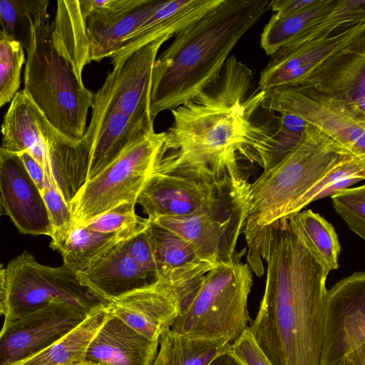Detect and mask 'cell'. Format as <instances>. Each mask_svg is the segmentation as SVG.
<instances>
[{
  "mask_svg": "<svg viewBox=\"0 0 365 365\" xmlns=\"http://www.w3.org/2000/svg\"><path fill=\"white\" fill-rule=\"evenodd\" d=\"M248 261L265 289L249 331L273 365H320L330 271L309 245L297 212L245 229Z\"/></svg>",
  "mask_w": 365,
  "mask_h": 365,
  "instance_id": "cell-1",
  "label": "cell"
},
{
  "mask_svg": "<svg viewBox=\"0 0 365 365\" xmlns=\"http://www.w3.org/2000/svg\"><path fill=\"white\" fill-rule=\"evenodd\" d=\"M252 77L232 55L215 83L170 110L173 122L164 131L153 173L240 171L245 131L264 95L259 90L248 96Z\"/></svg>",
  "mask_w": 365,
  "mask_h": 365,
  "instance_id": "cell-2",
  "label": "cell"
},
{
  "mask_svg": "<svg viewBox=\"0 0 365 365\" xmlns=\"http://www.w3.org/2000/svg\"><path fill=\"white\" fill-rule=\"evenodd\" d=\"M269 3L220 0L178 32L154 63L152 119L191 101L215 83L235 46L269 10Z\"/></svg>",
  "mask_w": 365,
  "mask_h": 365,
  "instance_id": "cell-3",
  "label": "cell"
},
{
  "mask_svg": "<svg viewBox=\"0 0 365 365\" xmlns=\"http://www.w3.org/2000/svg\"><path fill=\"white\" fill-rule=\"evenodd\" d=\"M356 158L308 124L301 143L277 166L251 183L244 229L267 225L295 213L301 199L341 164Z\"/></svg>",
  "mask_w": 365,
  "mask_h": 365,
  "instance_id": "cell-4",
  "label": "cell"
},
{
  "mask_svg": "<svg viewBox=\"0 0 365 365\" xmlns=\"http://www.w3.org/2000/svg\"><path fill=\"white\" fill-rule=\"evenodd\" d=\"M26 52L24 91L56 131L72 141H80L87 128L94 93L56 48L52 24L32 29Z\"/></svg>",
  "mask_w": 365,
  "mask_h": 365,
  "instance_id": "cell-5",
  "label": "cell"
},
{
  "mask_svg": "<svg viewBox=\"0 0 365 365\" xmlns=\"http://www.w3.org/2000/svg\"><path fill=\"white\" fill-rule=\"evenodd\" d=\"M252 284V271L245 263L234 259L214 266L171 330L188 336L235 341L249 328L247 302Z\"/></svg>",
  "mask_w": 365,
  "mask_h": 365,
  "instance_id": "cell-6",
  "label": "cell"
},
{
  "mask_svg": "<svg viewBox=\"0 0 365 365\" xmlns=\"http://www.w3.org/2000/svg\"><path fill=\"white\" fill-rule=\"evenodd\" d=\"M68 302L92 314L108 306L80 281L78 274L63 264L38 262L28 252L12 259L0 270V312L3 326L53 302Z\"/></svg>",
  "mask_w": 365,
  "mask_h": 365,
  "instance_id": "cell-7",
  "label": "cell"
},
{
  "mask_svg": "<svg viewBox=\"0 0 365 365\" xmlns=\"http://www.w3.org/2000/svg\"><path fill=\"white\" fill-rule=\"evenodd\" d=\"M250 185L241 172L153 173L137 203L150 220L160 216L185 217L247 197Z\"/></svg>",
  "mask_w": 365,
  "mask_h": 365,
  "instance_id": "cell-8",
  "label": "cell"
},
{
  "mask_svg": "<svg viewBox=\"0 0 365 365\" xmlns=\"http://www.w3.org/2000/svg\"><path fill=\"white\" fill-rule=\"evenodd\" d=\"M164 134L147 135L83 184L70 204L76 224L85 225L125 202L137 204L152 175Z\"/></svg>",
  "mask_w": 365,
  "mask_h": 365,
  "instance_id": "cell-9",
  "label": "cell"
},
{
  "mask_svg": "<svg viewBox=\"0 0 365 365\" xmlns=\"http://www.w3.org/2000/svg\"><path fill=\"white\" fill-rule=\"evenodd\" d=\"M165 36L138 48L108 74L93 96L92 116L83 141L92 150L105 120L113 112H122L135 120L152 119L150 113L154 63Z\"/></svg>",
  "mask_w": 365,
  "mask_h": 365,
  "instance_id": "cell-10",
  "label": "cell"
},
{
  "mask_svg": "<svg viewBox=\"0 0 365 365\" xmlns=\"http://www.w3.org/2000/svg\"><path fill=\"white\" fill-rule=\"evenodd\" d=\"M260 108L302 118L353 155L365 160V128L344 101L296 86L264 91Z\"/></svg>",
  "mask_w": 365,
  "mask_h": 365,
  "instance_id": "cell-11",
  "label": "cell"
},
{
  "mask_svg": "<svg viewBox=\"0 0 365 365\" xmlns=\"http://www.w3.org/2000/svg\"><path fill=\"white\" fill-rule=\"evenodd\" d=\"M248 196L202 213L160 216L150 220L181 237L200 260L215 266L234 260L237 240L247 217Z\"/></svg>",
  "mask_w": 365,
  "mask_h": 365,
  "instance_id": "cell-12",
  "label": "cell"
},
{
  "mask_svg": "<svg viewBox=\"0 0 365 365\" xmlns=\"http://www.w3.org/2000/svg\"><path fill=\"white\" fill-rule=\"evenodd\" d=\"M365 342V271L327 289L320 365H337Z\"/></svg>",
  "mask_w": 365,
  "mask_h": 365,
  "instance_id": "cell-13",
  "label": "cell"
},
{
  "mask_svg": "<svg viewBox=\"0 0 365 365\" xmlns=\"http://www.w3.org/2000/svg\"><path fill=\"white\" fill-rule=\"evenodd\" d=\"M91 314L56 302L3 326L0 365H14L46 349L81 324Z\"/></svg>",
  "mask_w": 365,
  "mask_h": 365,
  "instance_id": "cell-14",
  "label": "cell"
},
{
  "mask_svg": "<svg viewBox=\"0 0 365 365\" xmlns=\"http://www.w3.org/2000/svg\"><path fill=\"white\" fill-rule=\"evenodd\" d=\"M1 206L18 230L25 235H53L42 192L17 154L0 150Z\"/></svg>",
  "mask_w": 365,
  "mask_h": 365,
  "instance_id": "cell-15",
  "label": "cell"
},
{
  "mask_svg": "<svg viewBox=\"0 0 365 365\" xmlns=\"http://www.w3.org/2000/svg\"><path fill=\"white\" fill-rule=\"evenodd\" d=\"M365 31V21L301 45L283 48L260 73L259 90L299 85L317 66Z\"/></svg>",
  "mask_w": 365,
  "mask_h": 365,
  "instance_id": "cell-16",
  "label": "cell"
},
{
  "mask_svg": "<svg viewBox=\"0 0 365 365\" xmlns=\"http://www.w3.org/2000/svg\"><path fill=\"white\" fill-rule=\"evenodd\" d=\"M162 0H89L91 61L110 58Z\"/></svg>",
  "mask_w": 365,
  "mask_h": 365,
  "instance_id": "cell-17",
  "label": "cell"
},
{
  "mask_svg": "<svg viewBox=\"0 0 365 365\" xmlns=\"http://www.w3.org/2000/svg\"><path fill=\"white\" fill-rule=\"evenodd\" d=\"M355 104L365 98V31L298 85Z\"/></svg>",
  "mask_w": 365,
  "mask_h": 365,
  "instance_id": "cell-18",
  "label": "cell"
},
{
  "mask_svg": "<svg viewBox=\"0 0 365 365\" xmlns=\"http://www.w3.org/2000/svg\"><path fill=\"white\" fill-rule=\"evenodd\" d=\"M107 309L150 341H158L181 312L177 298L157 281L109 302Z\"/></svg>",
  "mask_w": 365,
  "mask_h": 365,
  "instance_id": "cell-19",
  "label": "cell"
},
{
  "mask_svg": "<svg viewBox=\"0 0 365 365\" xmlns=\"http://www.w3.org/2000/svg\"><path fill=\"white\" fill-rule=\"evenodd\" d=\"M159 340L150 341L108 312L91 341L86 365H153Z\"/></svg>",
  "mask_w": 365,
  "mask_h": 365,
  "instance_id": "cell-20",
  "label": "cell"
},
{
  "mask_svg": "<svg viewBox=\"0 0 365 365\" xmlns=\"http://www.w3.org/2000/svg\"><path fill=\"white\" fill-rule=\"evenodd\" d=\"M126 240L118 242L89 267L77 273L83 284L108 302L157 281L155 276L142 269L130 257Z\"/></svg>",
  "mask_w": 365,
  "mask_h": 365,
  "instance_id": "cell-21",
  "label": "cell"
},
{
  "mask_svg": "<svg viewBox=\"0 0 365 365\" xmlns=\"http://www.w3.org/2000/svg\"><path fill=\"white\" fill-rule=\"evenodd\" d=\"M220 0H162L157 9L123 42L111 58L113 66L128 55L163 36H175L202 17Z\"/></svg>",
  "mask_w": 365,
  "mask_h": 365,
  "instance_id": "cell-22",
  "label": "cell"
},
{
  "mask_svg": "<svg viewBox=\"0 0 365 365\" xmlns=\"http://www.w3.org/2000/svg\"><path fill=\"white\" fill-rule=\"evenodd\" d=\"M38 118L55 183L70 207L86 182L91 153L81 140L72 141L56 131L38 109Z\"/></svg>",
  "mask_w": 365,
  "mask_h": 365,
  "instance_id": "cell-23",
  "label": "cell"
},
{
  "mask_svg": "<svg viewBox=\"0 0 365 365\" xmlns=\"http://www.w3.org/2000/svg\"><path fill=\"white\" fill-rule=\"evenodd\" d=\"M0 150L20 154L29 152L43 168L46 179L54 181L38 118V108L24 90L11 101L1 125Z\"/></svg>",
  "mask_w": 365,
  "mask_h": 365,
  "instance_id": "cell-24",
  "label": "cell"
},
{
  "mask_svg": "<svg viewBox=\"0 0 365 365\" xmlns=\"http://www.w3.org/2000/svg\"><path fill=\"white\" fill-rule=\"evenodd\" d=\"M151 119L135 120L122 112L104 121L93 144L86 182L116 160L127 148L155 131Z\"/></svg>",
  "mask_w": 365,
  "mask_h": 365,
  "instance_id": "cell-25",
  "label": "cell"
},
{
  "mask_svg": "<svg viewBox=\"0 0 365 365\" xmlns=\"http://www.w3.org/2000/svg\"><path fill=\"white\" fill-rule=\"evenodd\" d=\"M89 13V0H59L52 24L56 48L72 63L81 77L84 67L91 62L87 31Z\"/></svg>",
  "mask_w": 365,
  "mask_h": 365,
  "instance_id": "cell-26",
  "label": "cell"
},
{
  "mask_svg": "<svg viewBox=\"0 0 365 365\" xmlns=\"http://www.w3.org/2000/svg\"><path fill=\"white\" fill-rule=\"evenodd\" d=\"M306 133L307 130L299 133L288 128L279 115L259 125L251 120L245 131L243 155L259 163L264 170L262 174H266L301 143Z\"/></svg>",
  "mask_w": 365,
  "mask_h": 365,
  "instance_id": "cell-27",
  "label": "cell"
},
{
  "mask_svg": "<svg viewBox=\"0 0 365 365\" xmlns=\"http://www.w3.org/2000/svg\"><path fill=\"white\" fill-rule=\"evenodd\" d=\"M106 307L91 314L77 327L46 349L14 365L84 364L88 347L108 315Z\"/></svg>",
  "mask_w": 365,
  "mask_h": 365,
  "instance_id": "cell-28",
  "label": "cell"
},
{
  "mask_svg": "<svg viewBox=\"0 0 365 365\" xmlns=\"http://www.w3.org/2000/svg\"><path fill=\"white\" fill-rule=\"evenodd\" d=\"M230 344L224 339L181 335L168 328L160 337L153 365H209L227 352Z\"/></svg>",
  "mask_w": 365,
  "mask_h": 365,
  "instance_id": "cell-29",
  "label": "cell"
},
{
  "mask_svg": "<svg viewBox=\"0 0 365 365\" xmlns=\"http://www.w3.org/2000/svg\"><path fill=\"white\" fill-rule=\"evenodd\" d=\"M135 235L102 233L76 223L59 252L63 264L78 273L89 267L116 244Z\"/></svg>",
  "mask_w": 365,
  "mask_h": 365,
  "instance_id": "cell-30",
  "label": "cell"
},
{
  "mask_svg": "<svg viewBox=\"0 0 365 365\" xmlns=\"http://www.w3.org/2000/svg\"><path fill=\"white\" fill-rule=\"evenodd\" d=\"M339 0H315L302 11L286 19L271 16L262 31L260 44L267 55L273 56L290 44L306 29L328 14Z\"/></svg>",
  "mask_w": 365,
  "mask_h": 365,
  "instance_id": "cell-31",
  "label": "cell"
},
{
  "mask_svg": "<svg viewBox=\"0 0 365 365\" xmlns=\"http://www.w3.org/2000/svg\"><path fill=\"white\" fill-rule=\"evenodd\" d=\"M147 219L145 232L153 252L158 278L202 261L187 241Z\"/></svg>",
  "mask_w": 365,
  "mask_h": 365,
  "instance_id": "cell-32",
  "label": "cell"
},
{
  "mask_svg": "<svg viewBox=\"0 0 365 365\" xmlns=\"http://www.w3.org/2000/svg\"><path fill=\"white\" fill-rule=\"evenodd\" d=\"M48 5L47 0H1V31L27 50L32 29L49 23Z\"/></svg>",
  "mask_w": 365,
  "mask_h": 365,
  "instance_id": "cell-33",
  "label": "cell"
},
{
  "mask_svg": "<svg viewBox=\"0 0 365 365\" xmlns=\"http://www.w3.org/2000/svg\"><path fill=\"white\" fill-rule=\"evenodd\" d=\"M302 230L312 249L331 272L339 267L341 246L333 225L312 210L297 212Z\"/></svg>",
  "mask_w": 365,
  "mask_h": 365,
  "instance_id": "cell-34",
  "label": "cell"
},
{
  "mask_svg": "<svg viewBox=\"0 0 365 365\" xmlns=\"http://www.w3.org/2000/svg\"><path fill=\"white\" fill-rule=\"evenodd\" d=\"M365 180V160L354 158L336 167L298 202L295 213L309 203L334 194Z\"/></svg>",
  "mask_w": 365,
  "mask_h": 365,
  "instance_id": "cell-35",
  "label": "cell"
},
{
  "mask_svg": "<svg viewBox=\"0 0 365 365\" xmlns=\"http://www.w3.org/2000/svg\"><path fill=\"white\" fill-rule=\"evenodd\" d=\"M25 62L24 47L0 32V106L11 102L21 84V72Z\"/></svg>",
  "mask_w": 365,
  "mask_h": 365,
  "instance_id": "cell-36",
  "label": "cell"
},
{
  "mask_svg": "<svg viewBox=\"0 0 365 365\" xmlns=\"http://www.w3.org/2000/svg\"><path fill=\"white\" fill-rule=\"evenodd\" d=\"M41 192L53 227L51 247L59 252L75 225L76 221L69 205L60 193L56 184L48 182Z\"/></svg>",
  "mask_w": 365,
  "mask_h": 365,
  "instance_id": "cell-37",
  "label": "cell"
},
{
  "mask_svg": "<svg viewBox=\"0 0 365 365\" xmlns=\"http://www.w3.org/2000/svg\"><path fill=\"white\" fill-rule=\"evenodd\" d=\"M331 199L349 228L365 240V184L338 192Z\"/></svg>",
  "mask_w": 365,
  "mask_h": 365,
  "instance_id": "cell-38",
  "label": "cell"
},
{
  "mask_svg": "<svg viewBox=\"0 0 365 365\" xmlns=\"http://www.w3.org/2000/svg\"><path fill=\"white\" fill-rule=\"evenodd\" d=\"M135 203L125 202L106 212L85 225L102 233H126L135 235L146 225L148 219L137 215Z\"/></svg>",
  "mask_w": 365,
  "mask_h": 365,
  "instance_id": "cell-39",
  "label": "cell"
},
{
  "mask_svg": "<svg viewBox=\"0 0 365 365\" xmlns=\"http://www.w3.org/2000/svg\"><path fill=\"white\" fill-rule=\"evenodd\" d=\"M227 352L242 365H273L248 329L230 344Z\"/></svg>",
  "mask_w": 365,
  "mask_h": 365,
  "instance_id": "cell-40",
  "label": "cell"
},
{
  "mask_svg": "<svg viewBox=\"0 0 365 365\" xmlns=\"http://www.w3.org/2000/svg\"><path fill=\"white\" fill-rule=\"evenodd\" d=\"M145 226L127 240L125 246L128 255L138 265L158 278L157 266L150 243L145 232Z\"/></svg>",
  "mask_w": 365,
  "mask_h": 365,
  "instance_id": "cell-41",
  "label": "cell"
},
{
  "mask_svg": "<svg viewBox=\"0 0 365 365\" xmlns=\"http://www.w3.org/2000/svg\"><path fill=\"white\" fill-rule=\"evenodd\" d=\"M315 0H270L269 10L277 19L292 16L311 6Z\"/></svg>",
  "mask_w": 365,
  "mask_h": 365,
  "instance_id": "cell-42",
  "label": "cell"
},
{
  "mask_svg": "<svg viewBox=\"0 0 365 365\" xmlns=\"http://www.w3.org/2000/svg\"><path fill=\"white\" fill-rule=\"evenodd\" d=\"M29 174L36 183L41 191L49 182L46 179L43 168L38 163L29 152L19 154Z\"/></svg>",
  "mask_w": 365,
  "mask_h": 365,
  "instance_id": "cell-43",
  "label": "cell"
},
{
  "mask_svg": "<svg viewBox=\"0 0 365 365\" xmlns=\"http://www.w3.org/2000/svg\"><path fill=\"white\" fill-rule=\"evenodd\" d=\"M347 358L353 365H365V342L353 351Z\"/></svg>",
  "mask_w": 365,
  "mask_h": 365,
  "instance_id": "cell-44",
  "label": "cell"
},
{
  "mask_svg": "<svg viewBox=\"0 0 365 365\" xmlns=\"http://www.w3.org/2000/svg\"><path fill=\"white\" fill-rule=\"evenodd\" d=\"M209 365H242L228 352L218 356Z\"/></svg>",
  "mask_w": 365,
  "mask_h": 365,
  "instance_id": "cell-45",
  "label": "cell"
},
{
  "mask_svg": "<svg viewBox=\"0 0 365 365\" xmlns=\"http://www.w3.org/2000/svg\"><path fill=\"white\" fill-rule=\"evenodd\" d=\"M337 365H353V364L348 358H346L345 359L341 361L340 363H339Z\"/></svg>",
  "mask_w": 365,
  "mask_h": 365,
  "instance_id": "cell-46",
  "label": "cell"
},
{
  "mask_svg": "<svg viewBox=\"0 0 365 365\" xmlns=\"http://www.w3.org/2000/svg\"><path fill=\"white\" fill-rule=\"evenodd\" d=\"M363 123V125H364V128H365V123Z\"/></svg>",
  "mask_w": 365,
  "mask_h": 365,
  "instance_id": "cell-47",
  "label": "cell"
},
{
  "mask_svg": "<svg viewBox=\"0 0 365 365\" xmlns=\"http://www.w3.org/2000/svg\"><path fill=\"white\" fill-rule=\"evenodd\" d=\"M82 365H86V364H82Z\"/></svg>",
  "mask_w": 365,
  "mask_h": 365,
  "instance_id": "cell-48",
  "label": "cell"
}]
</instances>
